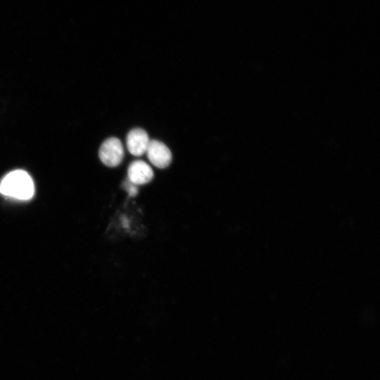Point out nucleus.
Segmentation results:
<instances>
[{
  "label": "nucleus",
  "instance_id": "nucleus-2",
  "mask_svg": "<svg viewBox=\"0 0 380 380\" xmlns=\"http://www.w3.org/2000/svg\"><path fill=\"white\" fill-rule=\"evenodd\" d=\"M99 158L103 163L109 167L118 166L122 160L124 149L121 141L115 137L107 139L101 144Z\"/></svg>",
  "mask_w": 380,
  "mask_h": 380
},
{
  "label": "nucleus",
  "instance_id": "nucleus-3",
  "mask_svg": "<svg viewBox=\"0 0 380 380\" xmlns=\"http://www.w3.org/2000/svg\"><path fill=\"white\" fill-rule=\"evenodd\" d=\"M149 161L158 168H165L172 160L169 148L158 140H150L146 151Z\"/></svg>",
  "mask_w": 380,
  "mask_h": 380
},
{
  "label": "nucleus",
  "instance_id": "nucleus-6",
  "mask_svg": "<svg viewBox=\"0 0 380 380\" xmlns=\"http://www.w3.org/2000/svg\"><path fill=\"white\" fill-rule=\"evenodd\" d=\"M123 188L127 191L131 197L135 196L138 193V188L136 184L131 182L128 179L123 182Z\"/></svg>",
  "mask_w": 380,
  "mask_h": 380
},
{
  "label": "nucleus",
  "instance_id": "nucleus-4",
  "mask_svg": "<svg viewBox=\"0 0 380 380\" xmlns=\"http://www.w3.org/2000/svg\"><path fill=\"white\" fill-rule=\"evenodd\" d=\"M150 140L148 134L141 128L132 129L127 136V147L129 152L136 156L146 153Z\"/></svg>",
  "mask_w": 380,
  "mask_h": 380
},
{
  "label": "nucleus",
  "instance_id": "nucleus-1",
  "mask_svg": "<svg viewBox=\"0 0 380 380\" xmlns=\"http://www.w3.org/2000/svg\"><path fill=\"white\" fill-rule=\"evenodd\" d=\"M0 193L19 200L30 199L34 193V185L29 174L21 170L8 173L0 182Z\"/></svg>",
  "mask_w": 380,
  "mask_h": 380
},
{
  "label": "nucleus",
  "instance_id": "nucleus-5",
  "mask_svg": "<svg viewBox=\"0 0 380 380\" xmlns=\"http://www.w3.org/2000/svg\"><path fill=\"white\" fill-rule=\"evenodd\" d=\"M127 174L128 179L136 185L146 184L153 177L151 167L146 162L141 160H135L129 165Z\"/></svg>",
  "mask_w": 380,
  "mask_h": 380
}]
</instances>
